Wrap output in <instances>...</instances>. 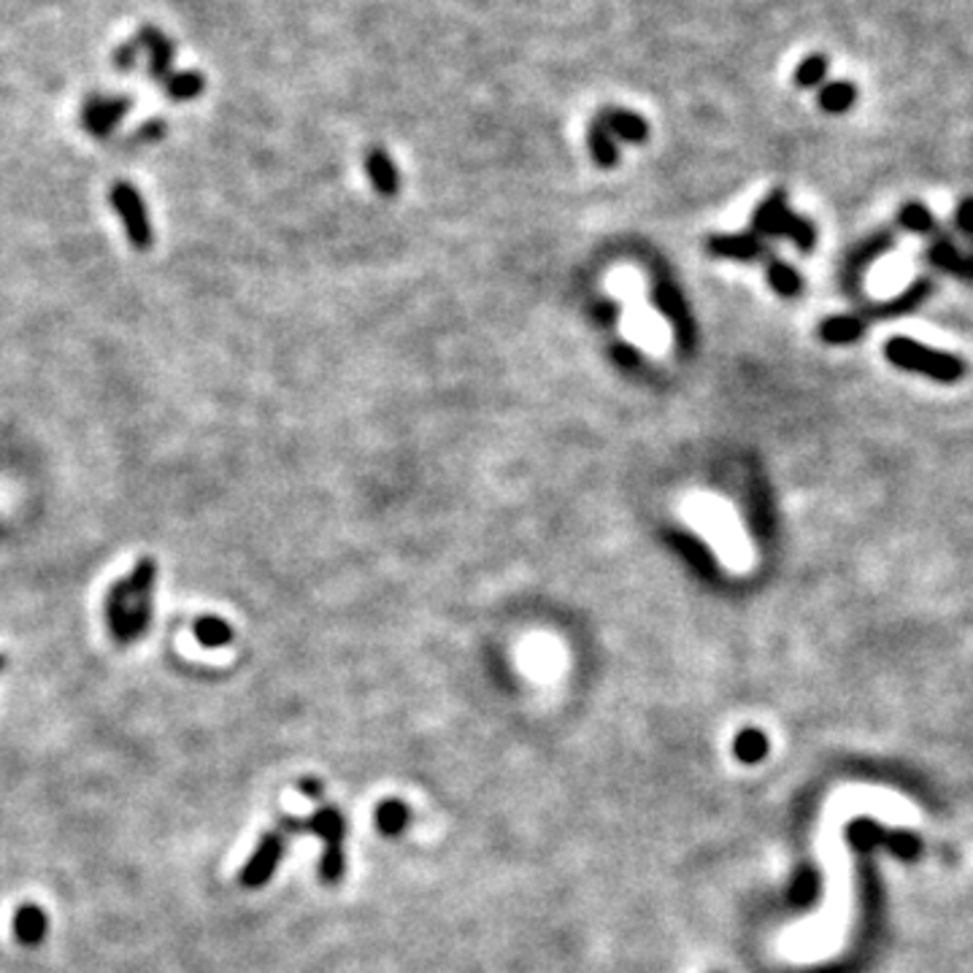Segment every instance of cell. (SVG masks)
<instances>
[{
    "instance_id": "cell-1",
    "label": "cell",
    "mask_w": 973,
    "mask_h": 973,
    "mask_svg": "<svg viewBox=\"0 0 973 973\" xmlns=\"http://www.w3.org/2000/svg\"><path fill=\"white\" fill-rule=\"evenodd\" d=\"M155 573V560H141L136 571L106 595L108 631L119 644H130L147 633L149 622H152Z\"/></svg>"
},
{
    "instance_id": "cell-2",
    "label": "cell",
    "mask_w": 973,
    "mask_h": 973,
    "mask_svg": "<svg viewBox=\"0 0 973 973\" xmlns=\"http://www.w3.org/2000/svg\"><path fill=\"white\" fill-rule=\"evenodd\" d=\"M885 358L892 362V366L903 368V371L911 373H922V377L935 379V382H958V379L965 377V362L954 355L946 352H935V349H928L920 341H911V338H890L885 343Z\"/></svg>"
},
{
    "instance_id": "cell-3",
    "label": "cell",
    "mask_w": 973,
    "mask_h": 973,
    "mask_svg": "<svg viewBox=\"0 0 973 973\" xmlns=\"http://www.w3.org/2000/svg\"><path fill=\"white\" fill-rule=\"evenodd\" d=\"M279 831L287 836V833H317L319 838L325 842V855H322V879L325 881H338L343 874V833H347V825H343V817L336 812V808L325 806L319 808L314 817L308 819H295V817H284L279 819Z\"/></svg>"
},
{
    "instance_id": "cell-4",
    "label": "cell",
    "mask_w": 973,
    "mask_h": 973,
    "mask_svg": "<svg viewBox=\"0 0 973 973\" xmlns=\"http://www.w3.org/2000/svg\"><path fill=\"white\" fill-rule=\"evenodd\" d=\"M752 231L758 233L760 239H763V235H790V239L795 241L797 250L803 252L814 250V244H817V233H814V228L787 209V198H784L782 190L771 192V198H765V201L758 205V211H754L752 216Z\"/></svg>"
},
{
    "instance_id": "cell-5",
    "label": "cell",
    "mask_w": 973,
    "mask_h": 973,
    "mask_svg": "<svg viewBox=\"0 0 973 973\" xmlns=\"http://www.w3.org/2000/svg\"><path fill=\"white\" fill-rule=\"evenodd\" d=\"M112 203H114V209L119 211V216H123V225H125V231H128L130 244L136 246V250H149L155 241L152 225H149L147 209H144V201H141V195H138L136 187L125 184V181L114 184Z\"/></svg>"
},
{
    "instance_id": "cell-6",
    "label": "cell",
    "mask_w": 973,
    "mask_h": 973,
    "mask_svg": "<svg viewBox=\"0 0 973 973\" xmlns=\"http://www.w3.org/2000/svg\"><path fill=\"white\" fill-rule=\"evenodd\" d=\"M284 844H287V836H284L282 831L265 833V836L260 838L257 849L252 852V857H250V863L244 866V871H241V885L250 887V890L263 887L265 881L274 876L276 866H279V860L284 855Z\"/></svg>"
},
{
    "instance_id": "cell-7",
    "label": "cell",
    "mask_w": 973,
    "mask_h": 973,
    "mask_svg": "<svg viewBox=\"0 0 973 973\" xmlns=\"http://www.w3.org/2000/svg\"><path fill=\"white\" fill-rule=\"evenodd\" d=\"M128 108H130V101L101 98V95H95V98H89L87 103H84L82 125L93 133V136H98V138L108 136V133L117 128L119 119L128 114Z\"/></svg>"
},
{
    "instance_id": "cell-8",
    "label": "cell",
    "mask_w": 973,
    "mask_h": 973,
    "mask_svg": "<svg viewBox=\"0 0 973 973\" xmlns=\"http://www.w3.org/2000/svg\"><path fill=\"white\" fill-rule=\"evenodd\" d=\"M11 928H14V939L20 941L22 946H39L41 941L46 939V933H50V917H46V911L41 909V906L22 903L20 909L14 911V922H11Z\"/></svg>"
},
{
    "instance_id": "cell-9",
    "label": "cell",
    "mask_w": 973,
    "mask_h": 973,
    "mask_svg": "<svg viewBox=\"0 0 973 973\" xmlns=\"http://www.w3.org/2000/svg\"><path fill=\"white\" fill-rule=\"evenodd\" d=\"M597 123L603 125L614 138H622V141H631V144H641L646 141L649 136V128H646L644 119L638 114L625 112V108H603L597 114Z\"/></svg>"
},
{
    "instance_id": "cell-10",
    "label": "cell",
    "mask_w": 973,
    "mask_h": 973,
    "mask_svg": "<svg viewBox=\"0 0 973 973\" xmlns=\"http://www.w3.org/2000/svg\"><path fill=\"white\" fill-rule=\"evenodd\" d=\"M709 252H715L719 257L730 260H754L765 252L763 239L758 233H739V235H715L709 239Z\"/></svg>"
},
{
    "instance_id": "cell-11",
    "label": "cell",
    "mask_w": 973,
    "mask_h": 973,
    "mask_svg": "<svg viewBox=\"0 0 973 973\" xmlns=\"http://www.w3.org/2000/svg\"><path fill=\"white\" fill-rule=\"evenodd\" d=\"M138 46H144V50L149 52V76L155 78L166 76L173 63V54H177L171 41H168L160 30L144 28L141 35H138Z\"/></svg>"
},
{
    "instance_id": "cell-12",
    "label": "cell",
    "mask_w": 973,
    "mask_h": 973,
    "mask_svg": "<svg viewBox=\"0 0 973 973\" xmlns=\"http://www.w3.org/2000/svg\"><path fill=\"white\" fill-rule=\"evenodd\" d=\"M366 171L368 179L373 181V187H377L384 198H392L398 192V187H401L395 162H392V157L387 155L384 149H371V152L366 155Z\"/></svg>"
},
{
    "instance_id": "cell-13",
    "label": "cell",
    "mask_w": 973,
    "mask_h": 973,
    "mask_svg": "<svg viewBox=\"0 0 973 973\" xmlns=\"http://www.w3.org/2000/svg\"><path fill=\"white\" fill-rule=\"evenodd\" d=\"M928 255H930V263L949 271V274H958V276H965V279H973V255L963 257L952 244H949V241H935V244L930 246Z\"/></svg>"
},
{
    "instance_id": "cell-14",
    "label": "cell",
    "mask_w": 973,
    "mask_h": 973,
    "mask_svg": "<svg viewBox=\"0 0 973 973\" xmlns=\"http://www.w3.org/2000/svg\"><path fill=\"white\" fill-rule=\"evenodd\" d=\"M866 325L860 317H831L819 325V338L825 343H852L863 336Z\"/></svg>"
},
{
    "instance_id": "cell-15",
    "label": "cell",
    "mask_w": 973,
    "mask_h": 973,
    "mask_svg": "<svg viewBox=\"0 0 973 973\" xmlns=\"http://www.w3.org/2000/svg\"><path fill=\"white\" fill-rule=\"evenodd\" d=\"M192 633H195V638L201 641L203 646H209V649H220V646H228L233 641L231 625H228L225 620H220V616H201V620H195V625H192Z\"/></svg>"
},
{
    "instance_id": "cell-16",
    "label": "cell",
    "mask_w": 973,
    "mask_h": 973,
    "mask_svg": "<svg viewBox=\"0 0 973 973\" xmlns=\"http://www.w3.org/2000/svg\"><path fill=\"white\" fill-rule=\"evenodd\" d=\"M588 144H590L592 160H595L597 166H603V168H612V166H616V160H620V152H616L614 136H612V133H609L606 128H603V125L597 123V119L590 125Z\"/></svg>"
},
{
    "instance_id": "cell-17",
    "label": "cell",
    "mask_w": 973,
    "mask_h": 973,
    "mask_svg": "<svg viewBox=\"0 0 973 973\" xmlns=\"http://www.w3.org/2000/svg\"><path fill=\"white\" fill-rule=\"evenodd\" d=\"M857 98V89L852 82H831L822 87L819 93V106L825 108L827 114H844L849 112L852 103Z\"/></svg>"
},
{
    "instance_id": "cell-18",
    "label": "cell",
    "mask_w": 973,
    "mask_h": 973,
    "mask_svg": "<svg viewBox=\"0 0 973 973\" xmlns=\"http://www.w3.org/2000/svg\"><path fill=\"white\" fill-rule=\"evenodd\" d=\"M769 282L779 295H784V298H793V295L801 293L803 287L797 271L790 268V265L782 263V260H773V257L769 260Z\"/></svg>"
},
{
    "instance_id": "cell-19",
    "label": "cell",
    "mask_w": 973,
    "mask_h": 973,
    "mask_svg": "<svg viewBox=\"0 0 973 973\" xmlns=\"http://www.w3.org/2000/svg\"><path fill=\"white\" fill-rule=\"evenodd\" d=\"M203 76L195 74V71H181V74H173L166 82V93L177 101H190L198 98L203 93Z\"/></svg>"
},
{
    "instance_id": "cell-20",
    "label": "cell",
    "mask_w": 973,
    "mask_h": 973,
    "mask_svg": "<svg viewBox=\"0 0 973 973\" xmlns=\"http://www.w3.org/2000/svg\"><path fill=\"white\" fill-rule=\"evenodd\" d=\"M898 222H900V228H903V231L920 233V235L930 233L935 228L933 214H930V211L924 209L922 203H906L903 209H900Z\"/></svg>"
},
{
    "instance_id": "cell-21",
    "label": "cell",
    "mask_w": 973,
    "mask_h": 973,
    "mask_svg": "<svg viewBox=\"0 0 973 973\" xmlns=\"http://www.w3.org/2000/svg\"><path fill=\"white\" fill-rule=\"evenodd\" d=\"M377 822H379V827H382V833H387V836H395V833H401L403 827H406V822H409L406 803L384 801L382 806H379V812H377Z\"/></svg>"
},
{
    "instance_id": "cell-22",
    "label": "cell",
    "mask_w": 973,
    "mask_h": 973,
    "mask_svg": "<svg viewBox=\"0 0 973 973\" xmlns=\"http://www.w3.org/2000/svg\"><path fill=\"white\" fill-rule=\"evenodd\" d=\"M769 752V741L760 730H743V733L736 739V754L743 760V763H758L760 758H765Z\"/></svg>"
},
{
    "instance_id": "cell-23",
    "label": "cell",
    "mask_w": 973,
    "mask_h": 973,
    "mask_svg": "<svg viewBox=\"0 0 973 973\" xmlns=\"http://www.w3.org/2000/svg\"><path fill=\"white\" fill-rule=\"evenodd\" d=\"M827 76V57L822 54H812V57L801 60V65L795 68V84L797 87H817L825 82Z\"/></svg>"
},
{
    "instance_id": "cell-24",
    "label": "cell",
    "mask_w": 973,
    "mask_h": 973,
    "mask_svg": "<svg viewBox=\"0 0 973 973\" xmlns=\"http://www.w3.org/2000/svg\"><path fill=\"white\" fill-rule=\"evenodd\" d=\"M928 289H930V284L924 282V279H920V282L914 284V287L906 289V293L900 295L898 300H892L890 306L876 308V311H879V314H898V311H906V308H914L924 298V295H928Z\"/></svg>"
},
{
    "instance_id": "cell-25",
    "label": "cell",
    "mask_w": 973,
    "mask_h": 973,
    "mask_svg": "<svg viewBox=\"0 0 973 973\" xmlns=\"http://www.w3.org/2000/svg\"><path fill=\"white\" fill-rule=\"evenodd\" d=\"M136 54H138V41H133V44L119 46V50L114 52V63H117L119 71H133L136 68Z\"/></svg>"
},
{
    "instance_id": "cell-26",
    "label": "cell",
    "mask_w": 973,
    "mask_h": 973,
    "mask_svg": "<svg viewBox=\"0 0 973 973\" xmlns=\"http://www.w3.org/2000/svg\"><path fill=\"white\" fill-rule=\"evenodd\" d=\"M954 220H958L960 231L969 233L973 239V198H965V201L958 205V214H954Z\"/></svg>"
},
{
    "instance_id": "cell-27",
    "label": "cell",
    "mask_w": 973,
    "mask_h": 973,
    "mask_svg": "<svg viewBox=\"0 0 973 973\" xmlns=\"http://www.w3.org/2000/svg\"><path fill=\"white\" fill-rule=\"evenodd\" d=\"M162 130H166V125L162 123H147L141 128V133H138V141H152V138H160Z\"/></svg>"
},
{
    "instance_id": "cell-28",
    "label": "cell",
    "mask_w": 973,
    "mask_h": 973,
    "mask_svg": "<svg viewBox=\"0 0 973 973\" xmlns=\"http://www.w3.org/2000/svg\"><path fill=\"white\" fill-rule=\"evenodd\" d=\"M298 787H300V793H306V795H311V797L322 795V784H319L317 779H304V782H300Z\"/></svg>"
},
{
    "instance_id": "cell-29",
    "label": "cell",
    "mask_w": 973,
    "mask_h": 973,
    "mask_svg": "<svg viewBox=\"0 0 973 973\" xmlns=\"http://www.w3.org/2000/svg\"><path fill=\"white\" fill-rule=\"evenodd\" d=\"M3 666H6V657H3V655H0V668H3Z\"/></svg>"
}]
</instances>
